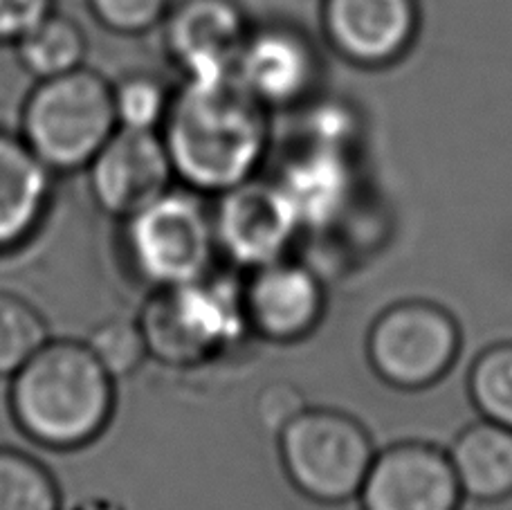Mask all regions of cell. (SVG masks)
<instances>
[{"mask_svg":"<svg viewBox=\"0 0 512 510\" xmlns=\"http://www.w3.org/2000/svg\"><path fill=\"white\" fill-rule=\"evenodd\" d=\"M162 140L180 185L221 196L259 176L270 147L268 108L236 77L185 79L173 90Z\"/></svg>","mask_w":512,"mask_h":510,"instance_id":"cell-1","label":"cell"},{"mask_svg":"<svg viewBox=\"0 0 512 510\" xmlns=\"http://www.w3.org/2000/svg\"><path fill=\"white\" fill-rule=\"evenodd\" d=\"M9 407L27 439L48 450H79L111 423L115 378L86 342L50 340L12 376Z\"/></svg>","mask_w":512,"mask_h":510,"instance_id":"cell-2","label":"cell"},{"mask_svg":"<svg viewBox=\"0 0 512 510\" xmlns=\"http://www.w3.org/2000/svg\"><path fill=\"white\" fill-rule=\"evenodd\" d=\"M137 324L149 346V358L176 369L212 362L250 333L241 284L218 275L155 290Z\"/></svg>","mask_w":512,"mask_h":510,"instance_id":"cell-3","label":"cell"},{"mask_svg":"<svg viewBox=\"0 0 512 510\" xmlns=\"http://www.w3.org/2000/svg\"><path fill=\"white\" fill-rule=\"evenodd\" d=\"M117 129L113 86L86 66L41 79L21 115V138L52 173L86 169Z\"/></svg>","mask_w":512,"mask_h":510,"instance_id":"cell-4","label":"cell"},{"mask_svg":"<svg viewBox=\"0 0 512 510\" xmlns=\"http://www.w3.org/2000/svg\"><path fill=\"white\" fill-rule=\"evenodd\" d=\"M126 259L153 290L178 288L212 275L218 257L214 214L203 194L185 185L124 221Z\"/></svg>","mask_w":512,"mask_h":510,"instance_id":"cell-5","label":"cell"},{"mask_svg":"<svg viewBox=\"0 0 512 510\" xmlns=\"http://www.w3.org/2000/svg\"><path fill=\"white\" fill-rule=\"evenodd\" d=\"M283 472L317 504L358 499L376 459V443L360 421L328 407H306L277 434Z\"/></svg>","mask_w":512,"mask_h":510,"instance_id":"cell-6","label":"cell"},{"mask_svg":"<svg viewBox=\"0 0 512 510\" xmlns=\"http://www.w3.org/2000/svg\"><path fill=\"white\" fill-rule=\"evenodd\" d=\"M461 329L443 306L409 299L389 306L371 324L367 355L373 373L402 391L436 385L459 360Z\"/></svg>","mask_w":512,"mask_h":510,"instance_id":"cell-7","label":"cell"},{"mask_svg":"<svg viewBox=\"0 0 512 510\" xmlns=\"http://www.w3.org/2000/svg\"><path fill=\"white\" fill-rule=\"evenodd\" d=\"M212 214L218 254L248 272L290 257L304 232L279 182L259 176L216 196Z\"/></svg>","mask_w":512,"mask_h":510,"instance_id":"cell-8","label":"cell"},{"mask_svg":"<svg viewBox=\"0 0 512 510\" xmlns=\"http://www.w3.org/2000/svg\"><path fill=\"white\" fill-rule=\"evenodd\" d=\"M324 41L362 70L396 66L420 34L418 0H319Z\"/></svg>","mask_w":512,"mask_h":510,"instance_id":"cell-9","label":"cell"},{"mask_svg":"<svg viewBox=\"0 0 512 510\" xmlns=\"http://www.w3.org/2000/svg\"><path fill=\"white\" fill-rule=\"evenodd\" d=\"M463 499L447 452L420 441L380 450L358 493L362 510H459Z\"/></svg>","mask_w":512,"mask_h":510,"instance_id":"cell-10","label":"cell"},{"mask_svg":"<svg viewBox=\"0 0 512 510\" xmlns=\"http://www.w3.org/2000/svg\"><path fill=\"white\" fill-rule=\"evenodd\" d=\"M319 68L313 41L295 25L277 21L250 27L234 77L270 111L306 104L319 84Z\"/></svg>","mask_w":512,"mask_h":510,"instance_id":"cell-11","label":"cell"},{"mask_svg":"<svg viewBox=\"0 0 512 510\" xmlns=\"http://www.w3.org/2000/svg\"><path fill=\"white\" fill-rule=\"evenodd\" d=\"M86 171L97 207L122 221L160 198L176 180L160 131L117 129Z\"/></svg>","mask_w":512,"mask_h":510,"instance_id":"cell-12","label":"cell"},{"mask_svg":"<svg viewBox=\"0 0 512 510\" xmlns=\"http://www.w3.org/2000/svg\"><path fill=\"white\" fill-rule=\"evenodd\" d=\"M250 333L274 344H295L317 331L326 313V288L317 272L292 257L248 272L241 284Z\"/></svg>","mask_w":512,"mask_h":510,"instance_id":"cell-13","label":"cell"},{"mask_svg":"<svg viewBox=\"0 0 512 510\" xmlns=\"http://www.w3.org/2000/svg\"><path fill=\"white\" fill-rule=\"evenodd\" d=\"M162 27L171 61L194 81L232 77L250 30L232 0H178Z\"/></svg>","mask_w":512,"mask_h":510,"instance_id":"cell-14","label":"cell"},{"mask_svg":"<svg viewBox=\"0 0 512 510\" xmlns=\"http://www.w3.org/2000/svg\"><path fill=\"white\" fill-rule=\"evenodd\" d=\"M355 173L346 149L308 142L290 156L274 178L288 196L304 230L337 221L355 191Z\"/></svg>","mask_w":512,"mask_h":510,"instance_id":"cell-15","label":"cell"},{"mask_svg":"<svg viewBox=\"0 0 512 510\" xmlns=\"http://www.w3.org/2000/svg\"><path fill=\"white\" fill-rule=\"evenodd\" d=\"M52 196V171L18 135L0 131V252L30 241Z\"/></svg>","mask_w":512,"mask_h":510,"instance_id":"cell-16","label":"cell"},{"mask_svg":"<svg viewBox=\"0 0 512 510\" xmlns=\"http://www.w3.org/2000/svg\"><path fill=\"white\" fill-rule=\"evenodd\" d=\"M463 497L499 504L512 497V430L481 418L456 436L447 450Z\"/></svg>","mask_w":512,"mask_h":510,"instance_id":"cell-17","label":"cell"},{"mask_svg":"<svg viewBox=\"0 0 512 510\" xmlns=\"http://www.w3.org/2000/svg\"><path fill=\"white\" fill-rule=\"evenodd\" d=\"M12 48L25 72L41 81L84 68L88 41L77 21L54 9L30 32L23 34Z\"/></svg>","mask_w":512,"mask_h":510,"instance_id":"cell-18","label":"cell"},{"mask_svg":"<svg viewBox=\"0 0 512 510\" xmlns=\"http://www.w3.org/2000/svg\"><path fill=\"white\" fill-rule=\"evenodd\" d=\"M468 391L481 418L512 430V342L492 344L474 358Z\"/></svg>","mask_w":512,"mask_h":510,"instance_id":"cell-19","label":"cell"},{"mask_svg":"<svg viewBox=\"0 0 512 510\" xmlns=\"http://www.w3.org/2000/svg\"><path fill=\"white\" fill-rule=\"evenodd\" d=\"M0 510H61L50 470L30 454L0 448Z\"/></svg>","mask_w":512,"mask_h":510,"instance_id":"cell-20","label":"cell"},{"mask_svg":"<svg viewBox=\"0 0 512 510\" xmlns=\"http://www.w3.org/2000/svg\"><path fill=\"white\" fill-rule=\"evenodd\" d=\"M50 342L41 313L25 299L0 293V378H12Z\"/></svg>","mask_w":512,"mask_h":510,"instance_id":"cell-21","label":"cell"},{"mask_svg":"<svg viewBox=\"0 0 512 510\" xmlns=\"http://www.w3.org/2000/svg\"><path fill=\"white\" fill-rule=\"evenodd\" d=\"M173 90L158 77L146 72H133L113 86L115 115L120 129L162 131L171 108Z\"/></svg>","mask_w":512,"mask_h":510,"instance_id":"cell-22","label":"cell"},{"mask_svg":"<svg viewBox=\"0 0 512 510\" xmlns=\"http://www.w3.org/2000/svg\"><path fill=\"white\" fill-rule=\"evenodd\" d=\"M86 344L115 380L133 376L149 358V346L137 320H106L88 335Z\"/></svg>","mask_w":512,"mask_h":510,"instance_id":"cell-23","label":"cell"},{"mask_svg":"<svg viewBox=\"0 0 512 510\" xmlns=\"http://www.w3.org/2000/svg\"><path fill=\"white\" fill-rule=\"evenodd\" d=\"M88 7L104 30L120 36H142L162 27L173 0H88Z\"/></svg>","mask_w":512,"mask_h":510,"instance_id":"cell-24","label":"cell"},{"mask_svg":"<svg viewBox=\"0 0 512 510\" xmlns=\"http://www.w3.org/2000/svg\"><path fill=\"white\" fill-rule=\"evenodd\" d=\"M306 407L304 396L297 387L286 385V382H274V385L261 389L259 398H256V418L265 430L279 434Z\"/></svg>","mask_w":512,"mask_h":510,"instance_id":"cell-25","label":"cell"},{"mask_svg":"<svg viewBox=\"0 0 512 510\" xmlns=\"http://www.w3.org/2000/svg\"><path fill=\"white\" fill-rule=\"evenodd\" d=\"M54 12V0H0V45H14Z\"/></svg>","mask_w":512,"mask_h":510,"instance_id":"cell-26","label":"cell"}]
</instances>
